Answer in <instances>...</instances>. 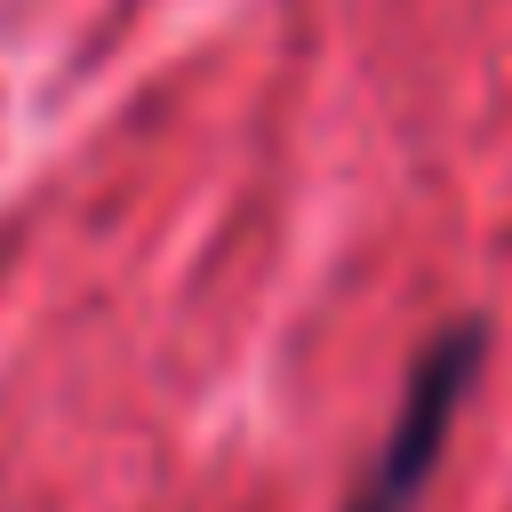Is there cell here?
<instances>
[{
  "mask_svg": "<svg viewBox=\"0 0 512 512\" xmlns=\"http://www.w3.org/2000/svg\"><path fill=\"white\" fill-rule=\"evenodd\" d=\"M480 360H488V328L480 320H448L416 352L400 416H392V432H384V448H376V464H368V480L352 488L344 512H416V496H424V480H432V464L448 448V424H456L464 392L480 384Z\"/></svg>",
  "mask_w": 512,
  "mask_h": 512,
  "instance_id": "6da1fadb",
  "label": "cell"
}]
</instances>
